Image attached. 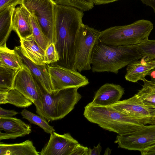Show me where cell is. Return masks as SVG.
Returning <instances> with one entry per match:
<instances>
[{"label": "cell", "mask_w": 155, "mask_h": 155, "mask_svg": "<svg viewBox=\"0 0 155 155\" xmlns=\"http://www.w3.org/2000/svg\"><path fill=\"white\" fill-rule=\"evenodd\" d=\"M83 12L71 6L57 4L55 7L54 43L59 58L57 64L73 70H76L75 44L83 24Z\"/></svg>", "instance_id": "cell-1"}, {"label": "cell", "mask_w": 155, "mask_h": 155, "mask_svg": "<svg viewBox=\"0 0 155 155\" xmlns=\"http://www.w3.org/2000/svg\"><path fill=\"white\" fill-rule=\"evenodd\" d=\"M138 45H111L99 40L91 55L92 71L117 74L120 69L143 57L138 51Z\"/></svg>", "instance_id": "cell-2"}, {"label": "cell", "mask_w": 155, "mask_h": 155, "mask_svg": "<svg viewBox=\"0 0 155 155\" xmlns=\"http://www.w3.org/2000/svg\"><path fill=\"white\" fill-rule=\"evenodd\" d=\"M84 115L90 122L119 135L135 131L146 125L142 120L121 112L111 106H97L89 103L84 107Z\"/></svg>", "instance_id": "cell-3"}, {"label": "cell", "mask_w": 155, "mask_h": 155, "mask_svg": "<svg viewBox=\"0 0 155 155\" xmlns=\"http://www.w3.org/2000/svg\"><path fill=\"white\" fill-rule=\"evenodd\" d=\"M79 88H68L50 93L40 84L39 92L42 108L36 113L49 121L62 119L74 109L82 98L78 91Z\"/></svg>", "instance_id": "cell-4"}, {"label": "cell", "mask_w": 155, "mask_h": 155, "mask_svg": "<svg viewBox=\"0 0 155 155\" xmlns=\"http://www.w3.org/2000/svg\"><path fill=\"white\" fill-rule=\"evenodd\" d=\"M153 29L150 21L141 19L124 25L111 27L101 31L99 41L111 45H139L148 39Z\"/></svg>", "instance_id": "cell-5"}, {"label": "cell", "mask_w": 155, "mask_h": 155, "mask_svg": "<svg viewBox=\"0 0 155 155\" xmlns=\"http://www.w3.org/2000/svg\"><path fill=\"white\" fill-rule=\"evenodd\" d=\"M101 32L84 24L81 27L75 42L74 59L75 69L79 72L91 70L92 54Z\"/></svg>", "instance_id": "cell-6"}, {"label": "cell", "mask_w": 155, "mask_h": 155, "mask_svg": "<svg viewBox=\"0 0 155 155\" xmlns=\"http://www.w3.org/2000/svg\"><path fill=\"white\" fill-rule=\"evenodd\" d=\"M54 0H22L21 4L36 18L51 43L54 42L55 7Z\"/></svg>", "instance_id": "cell-7"}, {"label": "cell", "mask_w": 155, "mask_h": 155, "mask_svg": "<svg viewBox=\"0 0 155 155\" xmlns=\"http://www.w3.org/2000/svg\"><path fill=\"white\" fill-rule=\"evenodd\" d=\"M47 68L53 92L68 88H80L89 84L88 79L76 70L58 64L48 65Z\"/></svg>", "instance_id": "cell-8"}, {"label": "cell", "mask_w": 155, "mask_h": 155, "mask_svg": "<svg viewBox=\"0 0 155 155\" xmlns=\"http://www.w3.org/2000/svg\"><path fill=\"white\" fill-rule=\"evenodd\" d=\"M115 143L118 148L141 152L155 144V124L144 125L132 132L118 135Z\"/></svg>", "instance_id": "cell-9"}, {"label": "cell", "mask_w": 155, "mask_h": 155, "mask_svg": "<svg viewBox=\"0 0 155 155\" xmlns=\"http://www.w3.org/2000/svg\"><path fill=\"white\" fill-rule=\"evenodd\" d=\"M40 84L28 68L24 64L15 77L14 88L22 94L35 105L36 113L42 108V100L39 92Z\"/></svg>", "instance_id": "cell-10"}, {"label": "cell", "mask_w": 155, "mask_h": 155, "mask_svg": "<svg viewBox=\"0 0 155 155\" xmlns=\"http://www.w3.org/2000/svg\"><path fill=\"white\" fill-rule=\"evenodd\" d=\"M79 144L69 133L60 134L54 131L50 134L49 140L39 152L40 155H71Z\"/></svg>", "instance_id": "cell-11"}, {"label": "cell", "mask_w": 155, "mask_h": 155, "mask_svg": "<svg viewBox=\"0 0 155 155\" xmlns=\"http://www.w3.org/2000/svg\"><path fill=\"white\" fill-rule=\"evenodd\" d=\"M119 111L138 118L145 123L150 124V119L155 115V109L138 101L134 95L111 105Z\"/></svg>", "instance_id": "cell-12"}, {"label": "cell", "mask_w": 155, "mask_h": 155, "mask_svg": "<svg viewBox=\"0 0 155 155\" xmlns=\"http://www.w3.org/2000/svg\"><path fill=\"white\" fill-rule=\"evenodd\" d=\"M0 140L15 139L29 134L32 131L31 126L21 119L13 117H0Z\"/></svg>", "instance_id": "cell-13"}, {"label": "cell", "mask_w": 155, "mask_h": 155, "mask_svg": "<svg viewBox=\"0 0 155 155\" xmlns=\"http://www.w3.org/2000/svg\"><path fill=\"white\" fill-rule=\"evenodd\" d=\"M124 88L119 84L106 83L96 91L91 104L100 106H111L122 97L124 94Z\"/></svg>", "instance_id": "cell-14"}, {"label": "cell", "mask_w": 155, "mask_h": 155, "mask_svg": "<svg viewBox=\"0 0 155 155\" xmlns=\"http://www.w3.org/2000/svg\"><path fill=\"white\" fill-rule=\"evenodd\" d=\"M31 15L30 12L22 4L14 9L12 19L13 30L17 33L20 39L32 35Z\"/></svg>", "instance_id": "cell-15"}, {"label": "cell", "mask_w": 155, "mask_h": 155, "mask_svg": "<svg viewBox=\"0 0 155 155\" xmlns=\"http://www.w3.org/2000/svg\"><path fill=\"white\" fill-rule=\"evenodd\" d=\"M155 68V59H149L143 57L140 60L135 61L127 66L125 79L135 83L143 81L147 74Z\"/></svg>", "instance_id": "cell-16"}, {"label": "cell", "mask_w": 155, "mask_h": 155, "mask_svg": "<svg viewBox=\"0 0 155 155\" xmlns=\"http://www.w3.org/2000/svg\"><path fill=\"white\" fill-rule=\"evenodd\" d=\"M15 49L20 56L23 63L28 68L41 87L47 92H53L46 64L38 65L32 62L23 55L20 46L16 47Z\"/></svg>", "instance_id": "cell-17"}, {"label": "cell", "mask_w": 155, "mask_h": 155, "mask_svg": "<svg viewBox=\"0 0 155 155\" xmlns=\"http://www.w3.org/2000/svg\"><path fill=\"white\" fill-rule=\"evenodd\" d=\"M21 51L26 57L38 65H43L45 51L35 40L32 35L20 39Z\"/></svg>", "instance_id": "cell-18"}, {"label": "cell", "mask_w": 155, "mask_h": 155, "mask_svg": "<svg viewBox=\"0 0 155 155\" xmlns=\"http://www.w3.org/2000/svg\"><path fill=\"white\" fill-rule=\"evenodd\" d=\"M0 155H40L31 140L20 143L5 144L0 143Z\"/></svg>", "instance_id": "cell-19"}, {"label": "cell", "mask_w": 155, "mask_h": 155, "mask_svg": "<svg viewBox=\"0 0 155 155\" xmlns=\"http://www.w3.org/2000/svg\"><path fill=\"white\" fill-rule=\"evenodd\" d=\"M23 64L20 56L15 49H9L6 43L0 46V67L19 70Z\"/></svg>", "instance_id": "cell-20"}, {"label": "cell", "mask_w": 155, "mask_h": 155, "mask_svg": "<svg viewBox=\"0 0 155 155\" xmlns=\"http://www.w3.org/2000/svg\"><path fill=\"white\" fill-rule=\"evenodd\" d=\"M9 104L21 108L28 107L33 103L15 89L0 91V104Z\"/></svg>", "instance_id": "cell-21"}, {"label": "cell", "mask_w": 155, "mask_h": 155, "mask_svg": "<svg viewBox=\"0 0 155 155\" xmlns=\"http://www.w3.org/2000/svg\"><path fill=\"white\" fill-rule=\"evenodd\" d=\"M15 8L9 7L0 12V46L6 43L13 30L12 19Z\"/></svg>", "instance_id": "cell-22"}, {"label": "cell", "mask_w": 155, "mask_h": 155, "mask_svg": "<svg viewBox=\"0 0 155 155\" xmlns=\"http://www.w3.org/2000/svg\"><path fill=\"white\" fill-rule=\"evenodd\" d=\"M142 88L135 94L137 100L145 105L155 106V82L145 79Z\"/></svg>", "instance_id": "cell-23"}, {"label": "cell", "mask_w": 155, "mask_h": 155, "mask_svg": "<svg viewBox=\"0 0 155 155\" xmlns=\"http://www.w3.org/2000/svg\"><path fill=\"white\" fill-rule=\"evenodd\" d=\"M21 113L22 118L27 120L31 124L38 125L47 133L50 134L55 131L54 127L50 125L43 117L34 114L26 109L23 110Z\"/></svg>", "instance_id": "cell-24"}, {"label": "cell", "mask_w": 155, "mask_h": 155, "mask_svg": "<svg viewBox=\"0 0 155 155\" xmlns=\"http://www.w3.org/2000/svg\"><path fill=\"white\" fill-rule=\"evenodd\" d=\"M18 70L0 67V91H6L14 88V80Z\"/></svg>", "instance_id": "cell-25"}, {"label": "cell", "mask_w": 155, "mask_h": 155, "mask_svg": "<svg viewBox=\"0 0 155 155\" xmlns=\"http://www.w3.org/2000/svg\"><path fill=\"white\" fill-rule=\"evenodd\" d=\"M30 18L33 38L38 45L45 51L51 42L41 28L35 17L31 14Z\"/></svg>", "instance_id": "cell-26"}, {"label": "cell", "mask_w": 155, "mask_h": 155, "mask_svg": "<svg viewBox=\"0 0 155 155\" xmlns=\"http://www.w3.org/2000/svg\"><path fill=\"white\" fill-rule=\"evenodd\" d=\"M57 4L71 6L83 12L89 11L94 7L93 0H54Z\"/></svg>", "instance_id": "cell-27"}, {"label": "cell", "mask_w": 155, "mask_h": 155, "mask_svg": "<svg viewBox=\"0 0 155 155\" xmlns=\"http://www.w3.org/2000/svg\"><path fill=\"white\" fill-rule=\"evenodd\" d=\"M140 53L149 59H155V40L149 39L138 45Z\"/></svg>", "instance_id": "cell-28"}, {"label": "cell", "mask_w": 155, "mask_h": 155, "mask_svg": "<svg viewBox=\"0 0 155 155\" xmlns=\"http://www.w3.org/2000/svg\"><path fill=\"white\" fill-rule=\"evenodd\" d=\"M59 61L58 54L54 42L50 43L45 51L43 62L46 64L58 62Z\"/></svg>", "instance_id": "cell-29"}, {"label": "cell", "mask_w": 155, "mask_h": 155, "mask_svg": "<svg viewBox=\"0 0 155 155\" xmlns=\"http://www.w3.org/2000/svg\"><path fill=\"white\" fill-rule=\"evenodd\" d=\"M22 0H0V12L9 7L21 4Z\"/></svg>", "instance_id": "cell-30"}, {"label": "cell", "mask_w": 155, "mask_h": 155, "mask_svg": "<svg viewBox=\"0 0 155 155\" xmlns=\"http://www.w3.org/2000/svg\"><path fill=\"white\" fill-rule=\"evenodd\" d=\"M88 148L79 144L72 151L71 155H88Z\"/></svg>", "instance_id": "cell-31"}, {"label": "cell", "mask_w": 155, "mask_h": 155, "mask_svg": "<svg viewBox=\"0 0 155 155\" xmlns=\"http://www.w3.org/2000/svg\"><path fill=\"white\" fill-rule=\"evenodd\" d=\"M18 113L13 110H8L0 107V117H12Z\"/></svg>", "instance_id": "cell-32"}, {"label": "cell", "mask_w": 155, "mask_h": 155, "mask_svg": "<svg viewBox=\"0 0 155 155\" xmlns=\"http://www.w3.org/2000/svg\"><path fill=\"white\" fill-rule=\"evenodd\" d=\"M102 149L100 143H99L97 146H94L93 149L88 148V155H99Z\"/></svg>", "instance_id": "cell-33"}, {"label": "cell", "mask_w": 155, "mask_h": 155, "mask_svg": "<svg viewBox=\"0 0 155 155\" xmlns=\"http://www.w3.org/2000/svg\"><path fill=\"white\" fill-rule=\"evenodd\" d=\"M142 155H155V144L140 152Z\"/></svg>", "instance_id": "cell-34"}, {"label": "cell", "mask_w": 155, "mask_h": 155, "mask_svg": "<svg viewBox=\"0 0 155 155\" xmlns=\"http://www.w3.org/2000/svg\"><path fill=\"white\" fill-rule=\"evenodd\" d=\"M119 0H93L94 4L99 5L109 4Z\"/></svg>", "instance_id": "cell-35"}, {"label": "cell", "mask_w": 155, "mask_h": 155, "mask_svg": "<svg viewBox=\"0 0 155 155\" xmlns=\"http://www.w3.org/2000/svg\"><path fill=\"white\" fill-rule=\"evenodd\" d=\"M143 3L146 5L152 7L155 13V0H140Z\"/></svg>", "instance_id": "cell-36"}, {"label": "cell", "mask_w": 155, "mask_h": 155, "mask_svg": "<svg viewBox=\"0 0 155 155\" xmlns=\"http://www.w3.org/2000/svg\"><path fill=\"white\" fill-rule=\"evenodd\" d=\"M111 150L107 147L105 151L104 155H110L111 153Z\"/></svg>", "instance_id": "cell-37"}, {"label": "cell", "mask_w": 155, "mask_h": 155, "mask_svg": "<svg viewBox=\"0 0 155 155\" xmlns=\"http://www.w3.org/2000/svg\"><path fill=\"white\" fill-rule=\"evenodd\" d=\"M150 124H155V115L152 117L150 120Z\"/></svg>", "instance_id": "cell-38"}, {"label": "cell", "mask_w": 155, "mask_h": 155, "mask_svg": "<svg viewBox=\"0 0 155 155\" xmlns=\"http://www.w3.org/2000/svg\"><path fill=\"white\" fill-rule=\"evenodd\" d=\"M152 107L155 109V106H153Z\"/></svg>", "instance_id": "cell-39"}]
</instances>
